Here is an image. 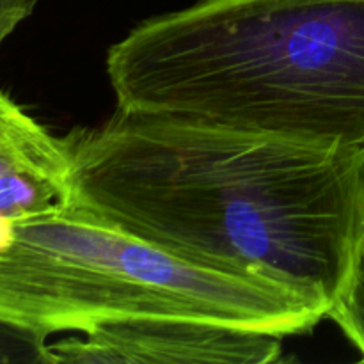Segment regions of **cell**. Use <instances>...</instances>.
I'll return each instance as SVG.
<instances>
[{
	"label": "cell",
	"mask_w": 364,
	"mask_h": 364,
	"mask_svg": "<svg viewBox=\"0 0 364 364\" xmlns=\"http://www.w3.org/2000/svg\"><path fill=\"white\" fill-rule=\"evenodd\" d=\"M71 203L181 259L327 299L364 220V153L117 110L68 135Z\"/></svg>",
	"instance_id": "6da1fadb"
},
{
	"label": "cell",
	"mask_w": 364,
	"mask_h": 364,
	"mask_svg": "<svg viewBox=\"0 0 364 364\" xmlns=\"http://www.w3.org/2000/svg\"><path fill=\"white\" fill-rule=\"evenodd\" d=\"M117 110L364 153V0H198L107 53Z\"/></svg>",
	"instance_id": "7a4b0ae2"
},
{
	"label": "cell",
	"mask_w": 364,
	"mask_h": 364,
	"mask_svg": "<svg viewBox=\"0 0 364 364\" xmlns=\"http://www.w3.org/2000/svg\"><path fill=\"white\" fill-rule=\"evenodd\" d=\"M331 302L267 277L181 259L68 201L16 220L0 245V322L43 338L135 318L297 336Z\"/></svg>",
	"instance_id": "3957f363"
},
{
	"label": "cell",
	"mask_w": 364,
	"mask_h": 364,
	"mask_svg": "<svg viewBox=\"0 0 364 364\" xmlns=\"http://www.w3.org/2000/svg\"><path fill=\"white\" fill-rule=\"evenodd\" d=\"M48 345L55 363L269 364L281 361L276 334L187 318L103 323Z\"/></svg>",
	"instance_id": "277c9868"
},
{
	"label": "cell",
	"mask_w": 364,
	"mask_h": 364,
	"mask_svg": "<svg viewBox=\"0 0 364 364\" xmlns=\"http://www.w3.org/2000/svg\"><path fill=\"white\" fill-rule=\"evenodd\" d=\"M73 153L23 107L0 91V245L16 220L71 199Z\"/></svg>",
	"instance_id": "5b68a950"
},
{
	"label": "cell",
	"mask_w": 364,
	"mask_h": 364,
	"mask_svg": "<svg viewBox=\"0 0 364 364\" xmlns=\"http://www.w3.org/2000/svg\"><path fill=\"white\" fill-rule=\"evenodd\" d=\"M327 318L333 320L361 354L364 363V220L348 274Z\"/></svg>",
	"instance_id": "8992f818"
},
{
	"label": "cell",
	"mask_w": 364,
	"mask_h": 364,
	"mask_svg": "<svg viewBox=\"0 0 364 364\" xmlns=\"http://www.w3.org/2000/svg\"><path fill=\"white\" fill-rule=\"evenodd\" d=\"M36 7V0H0V46L27 20Z\"/></svg>",
	"instance_id": "52a82bcc"
}]
</instances>
